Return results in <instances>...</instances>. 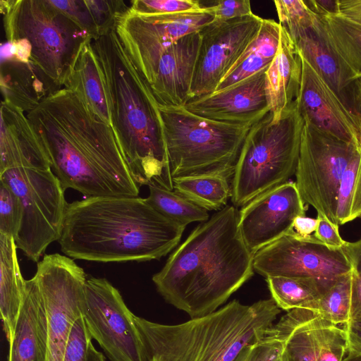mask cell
Masks as SVG:
<instances>
[{"label":"cell","mask_w":361,"mask_h":361,"mask_svg":"<svg viewBox=\"0 0 361 361\" xmlns=\"http://www.w3.org/2000/svg\"><path fill=\"white\" fill-rule=\"evenodd\" d=\"M26 115L65 190L86 198L138 196L113 127L75 92L63 87Z\"/></svg>","instance_id":"1"},{"label":"cell","mask_w":361,"mask_h":361,"mask_svg":"<svg viewBox=\"0 0 361 361\" xmlns=\"http://www.w3.org/2000/svg\"><path fill=\"white\" fill-rule=\"evenodd\" d=\"M226 206L197 226L152 276L158 293L190 318L216 311L254 274V253Z\"/></svg>","instance_id":"2"},{"label":"cell","mask_w":361,"mask_h":361,"mask_svg":"<svg viewBox=\"0 0 361 361\" xmlns=\"http://www.w3.org/2000/svg\"><path fill=\"white\" fill-rule=\"evenodd\" d=\"M185 226L140 197H94L68 203L59 243L74 259L98 262L159 259L179 243Z\"/></svg>","instance_id":"3"},{"label":"cell","mask_w":361,"mask_h":361,"mask_svg":"<svg viewBox=\"0 0 361 361\" xmlns=\"http://www.w3.org/2000/svg\"><path fill=\"white\" fill-rule=\"evenodd\" d=\"M106 87L111 126L135 183L173 190L159 104L115 29L92 41Z\"/></svg>","instance_id":"4"},{"label":"cell","mask_w":361,"mask_h":361,"mask_svg":"<svg viewBox=\"0 0 361 361\" xmlns=\"http://www.w3.org/2000/svg\"><path fill=\"white\" fill-rule=\"evenodd\" d=\"M281 309L274 300L244 305L237 300L209 314L178 324H163L135 316L149 360L234 361L247 345L260 340Z\"/></svg>","instance_id":"5"},{"label":"cell","mask_w":361,"mask_h":361,"mask_svg":"<svg viewBox=\"0 0 361 361\" xmlns=\"http://www.w3.org/2000/svg\"><path fill=\"white\" fill-rule=\"evenodd\" d=\"M7 47L61 90L90 36L49 0L0 1Z\"/></svg>","instance_id":"6"},{"label":"cell","mask_w":361,"mask_h":361,"mask_svg":"<svg viewBox=\"0 0 361 361\" xmlns=\"http://www.w3.org/2000/svg\"><path fill=\"white\" fill-rule=\"evenodd\" d=\"M297 99L274 119L269 112L252 125L243 145L231 185V201L243 207L295 174L304 127Z\"/></svg>","instance_id":"7"},{"label":"cell","mask_w":361,"mask_h":361,"mask_svg":"<svg viewBox=\"0 0 361 361\" xmlns=\"http://www.w3.org/2000/svg\"><path fill=\"white\" fill-rule=\"evenodd\" d=\"M159 109L173 180L233 177L250 127L209 120L184 106L159 104Z\"/></svg>","instance_id":"8"},{"label":"cell","mask_w":361,"mask_h":361,"mask_svg":"<svg viewBox=\"0 0 361 361\" xmlns=\"http://www.w3.org/2000/svg\"><path fill=\"white\" fill-rule=\"evenodd\" d=\"M19 197L22 220L14 240L18 249L38 262L47 247L59 241L67 202L61 181L51 169L16 168L0 173Z\"/></svg>","instance_id":"9"},{"label":"cell","mask_w":361,"mask_h":361,"mask_svg":"<svg viewBox=\"0 0 361 361\" xmlns=\"http://www.w3.org/2000/svg\"><path fill=\"white\" fill-rule=\"evenodd\" d=\"M360 147L304 123L295 174L296 186L305 204L335 224L340 181Z\"/></svg>","instance_id":"10"},{"label":"cell","mask_w":361,"mask_h":361,"mask_svg":"<svg viewBox=\"0 0 361 361\" xmlns=\"http://www.w3.org/2000/svg\"><path fill=\"white\" fill-rule=\"evenodd\" d=\"M34 277L47 314L45 361H63L72 327L84 314L86 274L73 259L54 253L37 262Z\"/></svg>","instance_id":"11"},{"label":"cell","mask_w":361,"mask_h":361,"mask_svg":"<svg viewBox=\"0 0 361 361\" xmlns=\"http://www.w3.org/2000/svg\"><path fill=\"white\" fill-rule=\"evenodd\" d=\"M214 20L207 7L164 15H142L129 9L115 30L137 69L148 82L161 55L181 37L199 32Z\"/></svg>","instance_id":"12"},{"label":"cell","mask_w":361,"mask_h":361,"mask_svg":"<svg viewBox=\"0 0 361 361\" xmlns=\"http://www.w3.org/2000/svg\"><path fill=\"white\" fill-rule=\"evenodd\" d=\"M83 317L89 331L111 361H149L135 315L107 279L85 283Z\"/></svg>","instance_id":"13"},{"label":"cell","mask_w":361,"mask_h":361,"mask_svg":"<svg viewBox=\"0 0 361 361\" xmlns=\"http://www.w3.org/2000/svg\"><path fill=\"white\" fill-rule=\"evenodd\" d=\"M254 271L264 277L312 278L334 281L350 272L342 249H331L294 229L254 255Z\"/></svg>","instance_id":"14"},{"label":"cell","mask_w":361,"mask_h":361,"mask_svg":"<svg viewBox=\"0 0 361 361\" xmlns=\"http://www.w3.org/2000/svg\"><path fill=\"white\" fill-rule=\"evenodd\" d=\"M262 22L263 18L251 13L226 21L213 20L199 31L200 45L190 99L216 90L256 37Z\"/></svg>","instance_id":"15"},{"label":"cell","mask_w":361,"mask_h":361,"mask_svg":"<svg viewBox=\"0 0 361 361\" xmlns=\"http://www.w3.org/2000/svg\"><path fill=\"white\" fill-rule=\"evenodd\" d=\"M296 183L288 181L267 190L242 207L238 212L241 235L254 255L293 229V221L305 216Z\"/></svg>","instance_id":"16"},{"label":"cell","mask_w":361,"mask_h":361,"mask_svg":"<svg viewBox=\"0 0 361 361\" xmlns=\"http://www.w3.org/2000/svg\"><path fill=\"white\" fill-rule=\"evenodd\" d=\"M267 69L224 90L192 98L184 107L209 120L251 127L271 111Z\"/></svg>","instance_id":"17"},{"label":"cell","mask_w":361,"mask_h":361,"mask_svg":"<svg viewBox=\"0 0 361 361\" xmlns=\"http://www.w3.org/2000/svg\"><path fill=\"white\" fill-rule=\"evenodd\" d=\"M301 59L302 73L297 102L304 121L343 141L361 145L360 122L344 107L312 67Z\"/></svg>","instance_id":"18"},{"label":"cell","mask_w":361,"mask_h":361,"mask_svg":"<svg viewBox=\"0 0 361 361\" xmlns=\"http://www.w3.org/2000/svg\"><path fill=\"white\" fill-rule=\"evenodd\" d=\"M301 56L312 67L344 107L361 123V79L335 53L317 21L293 40Z\"/></svg>","instance_id":"19"},{"label":"cell","mask_w":361,"mask_h":361,"mask_svg":"<svg viewBox=\"0 0 361 361\" xmlns=\"http://www.w3.org/2000/svg\"><path fill=\"white\" fill-rule=\"evenodd\" d=\"M199 45V32H192L161 55L149 84L159 104L184 106L188 102Z\"/></svg>","instance_id":"20"},{"label":"cell","mask_w":361,"mask_h":361,"mask_svg":"<svg viewBox=\"0 0 361 361\" xmlns=\"http://www.w3.org/2000/svg\"><path fill=\"white\" fill-rule=\"evenodd\" d=\"M16 168L49 169L51 163L26 113L3 100L1 105L0 173Z\"/></svg>","instance_id":"21"},{"label":"cell","mask_w":361,"mask_h":361,"mask_svg":"<svg viewBox=\"0 0 361 361\" xmlns=\"http://www.w3.org/2000/svg\"><path fill=\"white\" fill-rule=\"evenodd\" d=\"M47 314L42 295L33 276L25 281V295L9 343L8 361H45Z\"/></svg>","instance_id":"22"},{"label":"cell","mask_w":361,"mask_h":361,"mask_svg":"<svg viewBox=\"0 0 361 361\" xmlns=\"http://www.w3.org/2000/svg\"><path fill=\"white\" fill-rule=\"evenodd\" d=\"M302 73V59L295 44L281 26L277 53L266 71L267 91L271 113L277 120L299 94Z\"/></svg>","instance_id":"23"},{"label":"cell","mask_w":361,"mask_h":361,"mask_svg":"<svg viewBox=\"0 0 361 361\" xmlns=\"http://www.w3.org/2000/svg\"><path fill=\"white\" fill-rule=\"evenodd\" d=\"M1 86L6 100L25 113L49 94L59 90L42 71L11 54L2 57Z\"/></svg>","instance_id":"24"},{"label":"cell","mask_w":361,"mask_h":361,"mask_svg":"<svg viewBox=\"0 0 361 361\" xmlns=\"http://www.w3.org/2000/svg\"><path fill=\"white\" fill-rule=\"evenodd\" d=\"M13 237L0 233V312L3 330L10 343L25 295Z\"/></svg>","instance_id":"25"},{"label":"cell","mask_w":361,"mask_h":361,"mask_svg":"<svg viewBox=\"0 0 361 361\" xmlns=\"http://www.w3.org/2000/svg\"><path fill=\"white\" fill-rule=\"evenodd\" d=\"M63 87L75 92L92 111L111 126L106 87L92 42L81 49Z\"/></svg>","instance_id":"26"},{"label":"cell","mask_w":361,"mask_h":361,"mask_svg":"<svg viewBox=\"0 0 361 361\" xmlns=\"http://www.w3.org/2000/svg\"><path fill=\"white\" fill-rule=\"evenodd\" d=\"M281 27L280 23L272 19H263L257 35L224 77L215 91L227 88L268 68L279 49Z\"/></svg>","instance_id":"27"},{"label":"cell","mask_w":361,"mask_h":361,"mask_svg":"<svg viewBox=\"0 0 361 361\" xmlns=\"http://www.w3.org/2000/svg\"><path fill=\"white\" fill-rule=\"evenodd\" d=\"M317 314L308 309H293L274 324L283 339L286 361H317L314 320Z\"/></svg>","instance_id":"28"},{"label":"cell","mask_w":361,"mask_h":361,"mask_svg":"<svg viewBox=\"0 0 361 361\" xmlns=\"http://www.w3.org/2000/svg\"><path fill=\"white\" fill-rule=\"evenodd\" d=\"M334 281L283 276L266 278L271 298L281 310L288 312L297 308L312 310L317 301Z\"/></svg>","instance_id":"29"},{"label":"cell","mask_w":361,"mask_h":361,"mask_svg":"<svg viewBox=\"0 0 361 361\" xmlns=\"http://www.w3.org/2000/svg\"><path fill=\"white\" fill-rule=\"evenodd\" d=\"M318 16L321 29L335 53L361 79V25L340 14Z\"/></svg>","instance_id":"30"},{"label":"cell","mask_w":361,"mask_h":361,"mask_svg":"<svg viewBox=\"0 0 361 361\" xmlns=\"http://www.w3.org/2000/svg\"><path fill=\"white\" fill-rule=\"evenodd\" d=\"M173 189L206 210H220L231 195L228 179L219 176H200L173 180Z\"/></svg>","instance_id":"31"},{"label":"cell","mask_w":361,"mask_h":361,"mask_svg":"<svg viewBox=\"0 0 361 361\" xmlns=\"http://www.w3.org/2000/svg\"><path fill=\"white\" fill-rule=\"evenodd\" d=\"M146 201L167 219L186 226L192 222H204L209 219L207 210L199 207L173 190L158 185H149Z\"/></svg>","instance_id":"32"},{"label":"cell","mask_w":361,"mask_h":361,"mask_svg":"<svg viewBox=\"0 0 361 361\" xmlns=\"http://www.w3.org/2000/svg\"><path fill=\"white\" fill-rule=\"evenodd\" d=\"M358 217L361 218V147L342 175L336 209L338 225Z\"/></svg>","instance_id":"33"},{"label":"cell","mask_w":361,"mask_h":361,"mask_svg":"<svg viewBox=\"0 0 361 361\" xmlns=\"http://www.w3.org/2000/svg\"><path fill=\"white\" fill-rule=\"evenodd\" d=\"M352 271L336 279L317 301L312 311L321 318L338 326L350 320Z\"/></svg>","instance_id":"34"},{"label":"cell","mask_w":361,"mask_h":361,"mask_svg":"<svg viewBox=\"0 0 361 361\" xmlns=\"http://www.w3.org/2000/svg\"><path fill=\"white\" fill-rule=\"evenodd\" d=\"M317 361H343L348 352L344 327L335 325L317 315L314 320Z\"/></svg>","instance_id":"35"},{"label":"cell","mask_w":361,"mask_h":361,"mask_svg":"<svg viewBox=\"0 0 361 361\" xmlns=\"http://www.w3.org/2000/svg\"><path fill=\"white\" fill-rule=\"evenodd\" d=\"M279 23L293 40L314 26L317 16L302 0L274 1Z\"/></svg>","instance_id":"36"},{"label":"cell","mask_w":361,"mask_h":361,"mask_svg":"<svg viewBox=\"0 0 361 361\" xmlns=\"http://www.w3.org/2000/svg\"><path fill=\"white\" fill-rule=\"evenodd\" d=\"M283 350V339L274 326L258 341L245 346L234 361H276Z\"/></svg>","instance_id":"37"},{"label":"cell","mask_w":361,"mask_h":361,"mask_svg":"<svg viewBox=\"0 0 361 361\" xmlns=\"http://www.w3.org/2000/svg\"><path fill=\"white\" fill-rule=\"evenodd\" d=\"M22 205L11 188L0 180V233L16 237L22 220Z\"/></svg>","instance_id":"38"},{"label":"cell","mask_w":361,"mask_h":361,"mask_svg":"<svg viewBox=\"0 0 361 361\" xmlns=\"http://www.w3.org/2000/svg\"><path fill=\"white\" fill-rule=\"evenodd\" d=\"M130 10L142 15H164L202 8L197 0H134Z\"/></svg>","instance_id":"39"},{"label":"cell","mask_w":361,"mask_h":361,"mask_svg":"<svg viewBox=\"0 0 361 361\" xmlns=\"http://www.w3.org/2000/svg\"><path fill=\"white\" fill-rule=\"evenodd\" d=\"M49 1L77 23L92 40L100 37L98 28L85 0H49Z\"/></svg>","instance_id":"40"},{"label":"cell","mask_w":361,"mask_h":361,"mask_svg":"<svg viewBox=\"0 0 361 361\" xmlns=\"http://www.w3.org/2000/svg\"><path fill=\"white\" fill-rule=\"evenodd\" d=\"M92 337L82 316L74 323L67 343L63 361H87Z\"/></svg>","instance_id":"41"},{"label":"cell","mask_w":361,"mask_h":361,"mask_svg":"<svg viewBox=\"0 0 361 361\" xmlns=\"http://www.w3.org/2000/svg\"><path fill=\"white\" fill-rule=\"evenodd\" d=\"M200 3L202 8L211 10L214 21H226L252 13L248 0H217L209 2V5Z\"/></svg>","instance_id":"42"},{"label":"cell","mask_w":361,"mask_h":361,"mask_svg":"<svg viewBox=\"0 0 361 361\" xmlns=\"http://www.w3.org/2000/svg\"><path fill=\"white\" fill-rule=\"evenodd\" d=\"M317 226L313 235L331 249H341L345 244L340 235L338 225L331 222L321 214H317Z\"/></svg>","instance_id":"43"},{"label":"cell","mask_w":361,"mask_h":361,"mask_svg":"<svg viewBox=\"0 0 361 361\" xmlns=\"http://www.w3.org/2000/svg\"><path fill=\"white\" fill-rule=\"evenodd\" d=\"M349 355H361V319L353 320L345 326Z\"/></svg>","instance_id":"44"},{"label":"cell","mask_w":361,"mask_h":361,"mask_svg":"<svg viewBox=\"0 0 361 361\" xmlns=\"http://www.w3.org/2000/svg\"><path fill=\"white\" fill-rule=\"evenodd\" d=\"M350 319H361V274L353 270Z\"/></svg>","instance_id":"45"},{"label":"cell","mask_w":361,"mask_h":361,"mask_svg":"<svg viewBox=\"0 0 361 361\" xmlns=\"http://www.w3.org/2000/svg\"><path fill=\"white\" fill-rule=\"evenodd\" d=\"M304 1L317 16L339 14L338 0H307Z\"/></svg>","instance_id":"46"},{"label":"cell","mask_w":361,"mask_h":361,"mask_svg":"<svg viewBox=\"0 0 361 361\" xmlns=\"http://www.w3.org/2000/svg\"><path fill=\"white\" fill-rule=\"evenodd\" d=\"M339 14L361 25V0H338Z\"/></svg>","instance_id":"47"},{"label":"cell","mask_w":361,"mask_h":361,"mask_svg":"<svg viewBox=\"0 0 361 361\" xmlns=\"http://www.w3.org/2000/svg\"><path fill=\"white\" fill-rule=\"evenodd\" d=\"M341 249L350 262L353 271L361 274V239L353 243L345 242Z\"/></svg>","instance_id":"48"},{"label":"cell","mask_w":361,"mask_h":361,"mask_svg":"<svg viewBox=\"0 0 361 361\" xmlns=\"http://www.w3.org/2000/svg\"><path fill=\"white\" fill-rule=\"evenodd\" d=\"M317 219L299 216L293 221L294 231L303 236L313 235L317 226Z\"/></svg>","instance_id":"49"},{"label":"cell","mask_w":361,"mask_h":361,"mask_svg":"<svg viewBox=\"0 0 361 361\" xmlns=\"http://www.w3.org/2000/svg\"><path fill=\"white\" fill-rule=\"evenodd\" d=\"M87 361H106L104 355L94 348L92 343L88 353Z\"/></svg>","instance_id":"50"},{"label":"cell","mask_w":361,"mask_h":361,"mask_svg":"<svg viewBox=\"0 0 361 361\" xmlns=\"http://www.w3.org/2000/svg\"><path fill=\"white\" fill-rule=\"evenodd\" d=\"M343 361H361V355H348Z\"/></svg>","instance_id":"51"},{"label":"cell","mask_w":361,"mask_h":361,"mask_svg":"<svg viewBox=\"0 0 361 361\" xmlns=\"http://www.w3.org/2000/svg\"><path fill=\"white\" fill-rule=\"evenodd\" d=\"M276 361H286V357L283 354V352L282 353V354L280 355V357L277 359Z\"/></svg>","instance_id":"52"},{"label":"cell","mask_w":361,"mask_h":361,"mask_svg":"<svg viewBox=\"0 0 361 361\" xmlns=\"http://www.w3.org/2000/svg\"><path fill=\"white\" fill-rule=\"evenodd\" d=\"M149 361H157V360L156 359H154V358H150Z\"/></svg>","instance_id":"53"}]
</instances>
